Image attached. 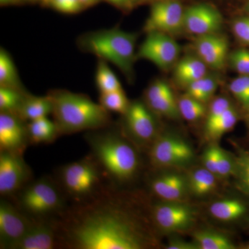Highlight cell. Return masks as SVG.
I'll return each mask as SVG.
<instances>
[{
    "mask_svg": "<svg viewBox=\"0 0 249 249\" xmlns=\"http://www.w3.org/2000/svg\"><path fill=\"white\" fill-rule=\"evenodd\" d=\"M60 229L63 242L76 249H142L153 242L140 219L109 197L80 208Z\"/></svg>",
    "mask_w": 249,
    "mask_h": 249,
    "instance_id": "obj_1",
    "label": "cell"
},
{
    "mask_svg": "<svg viewBox=\"0 0 249 249\" xmlns=\"http://www.w3.org/2000/svg\"><path fill=\"white\" fill-rule=\"evenodd\" d=\"M109 127L89 131L85 140L108 178L116 183L128 182L138 173V152L128 139Z\"/></svg>",
    "mask_w": 249,
    "mask_h": 249,
    "instance_id": "obj_2",
    "label": "cell"
},
{
    "mask_svg": "<svg viewBox=\"0 0 249 249\" xmlns=\"http://www.w3.org/2000/svg\"><path fill=\"white\" fill-rule=\"evenodd\" d=\"M53 102V121L60 135L93 131L110 125L109 111L87 95L66 89L49 91Z\"/></svg>",
    "mask_w": 249,
    "mask_h": 249,
    "instance_id": "obj_3",
    "label": "cell"
},
{
    "mask_svg": "<svg viewBox=\"0 0 249 249\" xmlns=\"http://www.w3.org/2000/svg\"><path fill=\"white\" fill-rule=\"evenodd\" d=\"M137 39L138 34L136 33L114 27L85 33L77 38L76 45L81 52L115 65L131 83L134 80V65L137 60Z\"/></svg>",
    "mask_w": 249,
    "mask_h": 249,
    "instance_id": "obj_4",
    "label": "cell"
},
{
    "mask_svg": "<svg viewBox=\"0 0 249 249\" xmlns=\"http://www.w3.org/2000/svg\"><path fill=\"white\" fill-rule=\"evenodd\" d=\"M18 196L19 209L33 219L62 212L65 200L62 188L49 177L27 183Z\"/></svg>",
    "mask_w": 249,
    "mask_h": 249,
    "instance_id": "obj_5",
    "label": "cell"
},
{
    "mask_svg": "<svg viewBox=\"0 0 249 249\" xmlns=\"http://www.w3.org/2000/svg\"><path fill=\"white\" fill-rule=\"evenodd\" d=\"M103 173L91 156L63 165L59 172V181L69 196L76 200H88L98 194Z\"/></svg>",
    "mask_w": 249,
    "mask_h": 249,
    "instance_id": "obj_6",
    "label": "cell"
},
{
    "mask_svg": "<svg viewBox=\"0 0 249 249\" xmlns=\"http://www.w3.org/2000/svg\"><path fill=\"white\" fill-rule=\"evenodd\" d=\"M153 111L146 103L132 101L124 114V129L129 139L142 146L150 145L158 137V126Z\"/></svg>",
    "mask_w": 249,
    "mask_h": 249,
    "instance_id": "obj_7",
    "label": "cell"
},
{
    "mask_svg": "<svg viewBox=\"0 0 249 249\" xmlns=\"http://www.w3.org/2000/svg\"><path fill=\"white\" fill-rule=\"evenodd\" d=\"M150 160L156 167H182L195 158L193 147L186 141L172 134L158 135L150 150Z\"/></svg>",
    "mask_w": 249,
    "mask_h": 249,
    "instance_id": "obj_8",
    "label": "cell"
},
{
    "mask_svg": "<svg viewBox=\"0 0 249 249\" xmlns=\"http://www.w3.org/2000/svg\"><path fill=\"white\" fill-rule=\"evenodd\" d=\"M179 53V45L169 34L152 31L147 33L137 57L152 62L160 70H167L176 63Z\"/></svg>",
    "mask_w": 249,
    "mask_h": 249,
    "instance_id": "obj_9",
    "label": "cell"
},
{
    "mask_svg": "<svg viewBox=\"0 0 249 249\" xmlns=\"http://www.w3.org/2000/svg\"><path fill=\"white\" fill-rule=\"evenodd\" d=\"M152 220L159 229L165 232L185 231L196 220V212L182 201H166L156 204L152 209Z\"/></svg>",
    "mask_w": 249,
    "mask_h": 249,
    "instance_id": "obj_10",
    "label": "cell"
},
{
    "mask_svg": "<svg viewBox=\"0 0 249 249\" xmlns=\"http://www.w3.org/2000/svg\"><path fill=\"white\" fill-rule=\"evenodd\" d=\"M36 219L5 200L0 202V248L16 249Z\"/></svg>",
    "mask_w": 249,
    "mask_h": 249,
    "instance_id": "obj_11",
    "label": "cell"
},
{
    "mask_svg": "<svg viewBox=\"0 0 249 249\" xmlns=\"http://www.w3.org/2000/svg\"><path fill=\"white\" fill-rule=\"evenodd\" d=\"M31 170L22 154L0 151V194L11 196L19 193L30 179Z\"/></svg>",
    "mask_w": 249,
    "mask_h": 249,
    "instance_id": "obj_12",
    "label": "cell"
},
{
    "mask_svg": "<svg viewBox=\"0 0 249 249\" xmlns=\"http://www.w3.org/2000/svg\"><path fill=\"white\" fill-rule=\"evenodd\" d=\"M184 11L182 5L177 0H159L152 5L144 31L167 34L178 32L183 28Z\"/></svg>",
    "mask_w": 249,
    "mask_h": 249,
    "instance_id": "obj_13",
    "label": "cell"
},
{
    "mask_svg": "<svg viewBox=\"0 0 249 249\" xmlns=\"http://www.w3.org/2000/svg\"><path fill=\"white\" fill-rule=\"evenodd\" d=\"M25 122L17 114L0 112V151L24 152L29 143Z\"/></svg>",
    "mask_w": 249,
    "mask_h": 249,
    "instance_id": "obj_14",
    "label": "cell"
},
{
    "mask_svg": "<svg viewBox=\"0 0 249 249\" xmlns=\"http://www.w3.org/2000/svg\"><path fill=\"white\" fill-rule=\"evenodd\" d=\"M222 26V17L209 4L194 5L184 11L183 27L199 36L217 34Z\"/></svg>",
    "mask_w": 249,
    "mask_h": 249,
    "instance_id": "obj_15",
    "label": "cell"
},
{
    "mask_svg": "<svg viewBox=\"0 0 249 249\" xmlns=\"http://www.w3.org/2000/svg\"><path fill=\"white\" fill-rule=\"evenodd\" d=\"M145 101L155 114L177 119L180 115L176 101L169 85L163 80L154 81L145 91Z\"/></svg>",
    "mask_w": 249,
    "mask_h": 249,
    "instance_id": "obj_16",
    "label": "cell"
},
{
    "mask_svg": "<svg viewBox=\"0 0 249 249\" xmlns=\"http://www.w3.org/2000/svg\"><path fill=\"white\" fill-rule=\"evenodd\" d=\"M196 48L198 57L206 66L221 70L227 58L229 44L225 37L216 34L199 36Z\"/></svg>",
    "mask_w": 249,
    "mask_h": 249,
    "instance_id": "obj_17",
    "label": "cell"
},
{
    "mask_svg": "<svg viewBox=\"0 0 249 249\" xmlns=\"http://www.w3.org/2000/svg\"><path fill=\"white\" fill-rule=\"evenodd\" d=\"M152 192L163 201H182L189 191L188 180L181 174L165 173L156 177L150 183Z\"/></svg>",
    "mask_w": 249,
    "mask_h": 249,
    "instance_id": "obj_18",
    "label": "cell"
},
{
    "mask_svg": "<svg viewBox=\"0 0 249 249\" xmlns=\"http://www.w3.org/2000/svg\"><path fill=\"white\" fill-rule=\"evenodd\" d=\"M58 227L53 223L35 220L16 249H52L58 238Z\"/></svg>",
    "mask_w": 249,
    "mask_h": 249,
    "instance_id": "obj_19",
    "label": "cell"
},
{
    "mask_svg": "<svg viewBox=\"0 0 249 249\" xmlns=\"http://www.w3.org/2000/svg\"><path fill=\"white\" fill-rule=\"evenodd\" d=\"M53 111V102L49 94L45 96H34L28 93L17 115L24 121H31L47 117Z\"/></svg>",
    "mask_w": 249,
    "mask_h": 249,
    "instance_id": "obj_20",
    "label": "cell"
},
{
    "mask_svg": "<svg viewBox=\"0 0 249 249\" xmlns=\"http://www.w3.org/2000/svg\"><path fill=\"white\" fill-rule=\"evenodd\" d=\"M207 66L199 57L187 56L175 67V76L179 84L188 86L206 76Z\"/></svg>",
    "mask_w": 249,
    "mask_h": 249,
    "instance_id": "obj_21",
    "label": "cell"
},
{
    "mask_svg": "<svg viewBox=\"0 0 249 249\" xmlns=\"http://www.w3.org/2000/svg\"><path fill=\"white\" fill-rule=\"evenodd\" d=\"M213 217L223 222H231L243 217L248 213L249 206L239 199H227L213 203L210 206Z\"/></svg>",
    "mask_w": 249,
    "mask_h": 249,
    "instance_id": "obj_22",
    "label": "cell"
},
{
    "mask_svg": "<svg viewBox=\"0 0 249 249\" xmlns=\"http://www.w3.org/2000/svg\"><path fill=\"white\" fill-rule=\"evenodd\" d=\"M27 129L29 142L33 144L49 143L60 136L55 122L48 117L29 121Z\"/></svg>",
    "mask_w": 249,
    "mask_h": 249,
    "instance_id": "obj_23",
    "label": "cell"
},
{
    "mask_svg": "<svg viewBox=\"0 0 249 249\" xmlns=\"http://www.w3.org/2000/svg\"><path fill=\"white\" fill-rule=\"evenodd\" d=\"M0 86L27 91L21 82L12 57L3 47L0 49Z\"/></svg>",
    "mask_w": 249,
    "mask_h": 249,
    "instance_id": "obj_24",
    "label": "cell"
},
{
    "mask_svg": "<svg viewBox=\"0 0 249 249\" xmlns=\"http://www.w3.org/2000/svg\"><path fill=\"white\" fill-rule=\"evenodd\" d=\"M217 176L204 168L196 169L188 178L189 191L196 196H204L213 191L217 186Z\"/></svg>",
    "mask_w": 249,
    "mask_h": 249,
    "instance_id": "obj_25",
    "label": "cell"
},
{
    "mask_svg": "<svg viewBox=\"0 0 249 249\" xmlns=\"http://www.w3.org/2000/svg\"><path fill=\"white\" fill-rule=\"evenodd\" d=\"M198 249H235L237 246L227 235L220 232L201 231L194 234Z\"/></svg>",
    "mask_w": 249,
    "mask_h": 249,
    "instance_id": "obj_26",
    "label": "cell"
},
{
    "mask_svg": "<svg viewBox=\"0 0 249 249\" xmlns=\"http://www.w3.org/2000/svg\"><path fill=\"white\" fill-rule=\"evenodd\" d=\"M238 119V112L232 106L212 124L205 126L206 137L213 140L220 138L235 127Z\"/></svg>",
    "mask_w": 249,
    "mask_h": 249,
    "instance_id": "obj_27",
    "label": "cell"
},
{
    "mask_svg": "<svg viewBox=\"0 0 249 249\" xmlns=\"http://www.w3.org/2000/svg\"><path fill=\"white\" fill-rule=\"evenodd\" d=\"M96 84L100 93H107L123 89L115 73L109 68L107 62L98 59L96 71Z\"/></svg>",
    "mask_w": 249,
    "mask_h": 249,
    "instance_id": "obj_28",
    "label": "cell"
},
{
    "mask_svg": "<svg viewBox=\"0 0 249 249\" xmlns=\"http://www.w3.org/2000/svg\"><path fill=\"white\" fill-rule=\"evenodd\" d=\"M237 152L233 174L236 186L243 194L249 196V152L238 147Z\"/></svg>",
    "mask_w": 249,
    "mask_h": 249,
    "instance_id": "obj_29",
    "label": "cell"
},
{
    "mask_svg": "<svg viewBox=\"0 0 249 249\" xmlns=\"http://www.w3.org/2000/svg\"><path fill=\"white\" fill-rule=\"evenodd\" d=\"M217 86L215 78L206 76L188 85L187 94L204 103L213 96Z\"/></svg>",
    "mask_w": 249,
    "mask_h": 249,
    "instance_id": "obj_30",
    "label": "cell"
},
{
    "mask_svg": "<svg viewBox=\"0 0 249 249\" xmlns=\"http://www.w3.org/2000/svg\"><path fill=\"white\" fill-rule=\"evenodd\" d=\"M28 93L27 91L0 86V112L17 114Z\"/></svg>",
    "mask_w": 249,
    "mask_h": 249,
    "instance_id": "obj_31",
    "label": "cell"
},
{
    "mask_svg": "<svg viewBox=\"0 0 249 249\" xmlns=\"http://www.w3.org/2000/svg\"><path fill=\"white\" fill-rule=\"evenodd\" d=\"M99 103L108 111H114L122 115L127 111L130 104L124 89L101 93Z\"/></svg>",
    "mask_w": 249,
    "mask_h": 249,
    "instance_id": "obj_32",
    "label": "cell"
},
{
    "mask_svg": "<svg viewBox=\"0 0 249 249\" xmlns=\"http://www.w3.org/2000/svg\"><path fill=\"white\" fill-rule=\"evenodd\" d=\"M180 115L188 121H196L206 114V109L203 103L188 96H183L178 101Z\"/></svg>",
    "mask_w": 249,
    "mask_h": 249,
    "instance_id": "obj_33",
    "label": "cell"
},
{
    "mask_svg": "<svg viewBox=\"0 0 249 249\" xmlns=\"http://www.w3.org/2000/svg\"><path fill=\"white\" fill-rule=\"evenodd\" d=\"M231 92L246 110H249V75H240L229 85Z\"/></svg>",
    "mask_w": 249,
    "mask_h": 249,
    "instance_id": "obj_34",
    "label": "cell"
},
{
    "mask_svg": "<svg viewBox=\"0 0 249 249\" xmlns=\"http://www.w3.org/2000/svg\"><path fill=\"white\" fill-rule=\"evenodd\" d=\"M232 68L240 75H249V50L237 49L229 55Z\"/></svg>",
    "mask_w": 249,
    "mask_h": 249,
    "instance_id": "obj_35",
    "label": "cell"
},
{
    "mask_svg": "<svg viewBox=\"0 0 249 249\" xmlns=\"http://www.w3.org/2000/svg\"><path fill=\"white\" fill-rule=\"evenodd\" d=\"M235 170V157L219 147L217 152V177L229 178L233 175Z\"/></svg>",
    "mask_w": 249,
    "mask_h": 249,
    "instance_id": "obj_36",
    "label": "cell"
},
{
    "mask_svg": "<svg viewBox=\"0 0 249 249\" xmlns=\"http://www.w3.org/2000/svg\"><path fill=\"white\" fill-rule=\"evenodd\" d=\"M232 106L231 102L227 98L218 97L214 99L209 108L205 126L212 124Z\"/></svg>",
    "mask_w": 249,
    "mask_h": 249,
    "instance_id": "obj_37",
    "label": "cell"
},
{
    "mask_svg": "<svg viewBox=\"0 0 249 249\" xmlns=\"http://www.w3.org/2000/svg\"><path fill=\"white\" fill-rule=\"evenodd\" d=\"M47 4L62 14H78L85 9L80 0H47Z\"/></svg>",
    "mask_w": 249,
    "mask_h": 249,
    "instance_id": "obj_38",
    "label": "cell"
},
{
    "mask_svg": "<svg viewBox=\"0 0 249 249\" xmlns=\"http://www.w3.org/2000/svg\"><path fill=\"white\" fill-rule=\"evenodd\" d=\"M232 31L238 40L249 46V17L237 18L232 24Z\"/></svg>",
    "mask_w": 249,
    "mask_h": 249,
    "instance_id": "obj_39",
    "label": "cell"
},
{
    "mask_svg": "<svg viewBox=\"0 0 249 249\" xmlns=\"http://www.w3.org/2000/svg\"><path fill=\"white\" fill-rule=\"evenodd\" d=\"M219 146L212 145L205 150L203 155L204 168L217 177V152Z\"/></svg>",
    "mask_w": 249,
    "mask_h": 249,
    "instance_id": "obj_40",
    "label": "cell"
},
{
    "mask_svg": "<svg viewBox=\"0 0 249 249\" xmlns=\"http://www.w3.org/2000/svg\"><path fill=\"white\" fill-rule=\"evenodd\" d=\"M167 249H198L197 246L194 242L193 243L180 239H173L168 242L165 247Z\"/></svg>",
    "mask_w": 249,
    "mask_h": 249,
    "instance_id": "obj_41",
    "label": "cell"
},
{
    "mask_svg": "<svg viewBox=\"0 0 249 249\" xmlns=\"http://www.w3.org/2000/svg\"><path fill=\"white\" fill-rule=\"evenodd\" d=\"M106 1L123 11H127L133 6L131 0H106Z\"/></svg>",
    "mask_w": 249,
    "mask_h": 249,
    "instance_id": "obj_42",
    "label": "cell"
},
{
    "mask_svg": "<svg viewBox=\"0 0 249 249\" xmlns=\"http://www.w3.org/2000/svg\"><path fill=\"white\" fill-rule=\"evenodd\" d=\"M101 0H80V3L83 4L85 8L97 4Z\"/></svg>",
    "mask_w": 249,
    "mask_h": 249,
    "instance_id": "obj_43",
    "label": "cell"
},
{
    "mask_svg": "<svg viewBox=\"0 0 249 249\" xmlns=\"http://www.w3.org/2000/svg\"><path fill=\"white\" fill-rule=\"evenodd\" d=\"M16 2H18V0H0L1 6H6V5L15 4Z\"/></svg>",
    "mask_w": 249,
    "mask_h": 249,
    "instance_id": "obj_44",
    "label": "cell"
},
{
    "mask_svg": "<svg viewBox=\"0 0 249 249\" xmlns=\"http://www.w3.org/2000/svg\"><path fill=\"white\" fill-rule=\"evenodd\" d=\"M240 248L242 249H249V241L246 242L240 246Z\"/></svg>",
    "mask_w": 249,
    "mask_h": 249,
    "instance_id": "obj_45",
    "label": "cell"
},
{
    "mask_svg": "<svg viewBox=\"0 0 249 249\" xmlns=\"http://www.w3.org/2000/svg\"><path fill=\"white\" fill-rule=\"evenodd\" d=\"M131 1H132V4H133L134 6V5L137 4V3L140 2L142 0H131Z\"/></svg>",
    "mask_w": 249,
    "mask_h": 249,
    "instance_id": "obj_46",
    "label": "cell"
},
{
    "mask_svg": "<svg viewBox=\"0 0 249 249\" xmlns=\"http://www.w3.org/2000/svg\"><path fill=\"white\" fill-rule=\"evenodd\" d=\"M246 9H247V12L249 13V0L248 3H247V6H246Z\"/></svg>",
    "mask_w": 249,
    "mask_h": 249,
    "instance_id": "obj_47",
    "label": "cell"
},
{
    "mask_svg": "<svg viewBox=\"0 0 249 249\" xmlns=\"http://www.w3.org/2000/svg\"><path fill=\"white\" fill-rule=\"evenodd\" d=\"M28 1V0H18V2H19V1Z\"/></svg>",
    "mask_w": 249,
    "mask_h": 249,
    "instance_id": "obj_48",
    "label": "cell"
},
{
    "mask_svg": "<svg viewBox=\"0 0 249 249\" xmlns=\"http://www.w3.org/2000/svg\"><path fill=\"white\" fill-rule=\"evenodd\" d=\"M248 122L249 124V110L248 111Z\"/></svg>",
    "mask_w": 249,
    "mask_h": 249,
    "instance_id": "obj_49",
    "label": "cell"
},
{
    "mask_svg": "<svg viewBox=\"0 0 249 249\" xmlns=\"http://www.w3.org/2000/svg\"><path fill=\"white\" fill-rule=\"evenodd\" d=\"M42 1H44V2H47V0H42Z\"/></svg>",
    "mask_w": 249,
    "mask_h": 249,
    "instance_id": "obj_50",
    "label": "cell"
},
{
    "mask_svg": "<svg viewBox=\"0 0 249 249\" xmlns=\"http://www.w3.org/2000/svg\"><path fill=\"white\" fill-rule=\"evenodd\" d=\"M46 3H47V2H46Z\"/></svg>",
    "mask_w": 249,
    "mask_h": 249,
    "instance_id": "obj_51",
    "label": "cell"
}]
</instances>
